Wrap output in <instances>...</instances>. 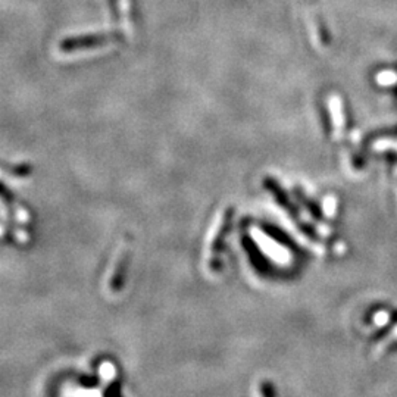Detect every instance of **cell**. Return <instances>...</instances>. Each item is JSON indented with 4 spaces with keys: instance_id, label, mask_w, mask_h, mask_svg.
Returning a JSON list of instances; mask_svg holds the SVG:
<instances>
[{
    "instance_id": "1",
    "label": "cell",
    "mask_w": 397,
    "mask_h": 397,
    "mask_svg": "<svg viewBox=\"0 0 397 397\" xmlns=\"http://www.w3.org/2000/svg\"><path fill=\"white\" fill-rule=\"evenodd\" d=\"M116 40V34H90L64 40L61 49L64 52L79 50V49H89V47H101L108 43H112Z\"/></svg>"
},
{
    "instance_id": "2",
    "label": "cell",
    "mask_w": 397,
    "mask_h": 397,
    "mask_svg": "<svg viewBox=\"0 0 397 397\" xmlns=\"http://www.w3.org/2000/svg\"><path fill=\"white\" fill-rule=\"evenodd\" d=\"M394 325H397V312H394V313L391 315V318H390V325H387L386 328H383L379 334H376V335L374 337V339H375V340H380V339H383V337H384V335H386V334H387V332H388V331H390Z\"/></svg>"
},
{
    "instance_id": "3",
    "label": "cell",
    "mask_w": 397,
    "mask_h": 397,
    "mask_svg": "<svg viewBox=\"0 0 397 397\" xmlns=\"http://www.w3.org/2000/svg\"><path fill=\"white\" fill-rule=\"evenodd\" d=\"M397 349V342H394L391 346H390V350H396Z\"/></svg>"
}]
</instances>
